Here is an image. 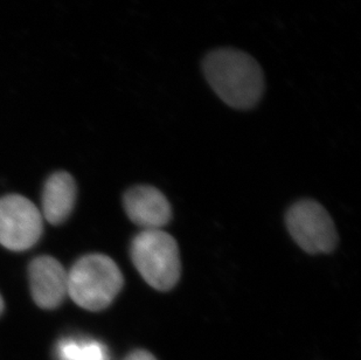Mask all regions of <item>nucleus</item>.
Returning <instances> with one entry per match:
<instances>
[{
  "label": "nucleus",
  "instance_id": "f257e3e1",
  "mask_svg": "<svg viewBox=\"0 0 361 360\" xmlns=\"http://www.w3.org/2000/svg\"><path fill=\"white\" fill-rule=\"evenodd\" d=\"M204 74L215 94L232 108L250 109L264 92V75L255 59L234 48H219L204 56Z\"/></svg>",
  "mask_w": 361,
  "mask_h": 360
},
{
  "label": "nucleus",
  "instance_id": "f03ea898",
  "mask_svg": "<svg viewBox=\"0 0 361 360\" xmlns=\"http://www.w3.org/2000/svg\"><path fill=\"white\" fill-rule=\"evenodd\" d=\"M123 284L121 269L106 255H85L68 272V295L89 311L106 309L120 294Z\"/></svg>",
  "mask_w": 361,
  "mask_h": 360
},
{
  "label": "nucleus",
  "instance_id": "7ed1b4c3",
  "mask_svg": "<svg viewBox=\"0 0 361 360\" xmlns=\"http://www.w3.org/2000/svg\"><path fill=\"white\" fill-rule=\"evenodd\" d=\"M133 265L144 281L159 292L173 288L180 279V253L177 242L161 229L142 231L131 244Z\"/></svg>",
  "mask_w": 361,
  "mask_h": 360
},
{
  "label": "nucleus",
  "instance_id": "20e7f679",
  "mask_svg": "<svg viewBox=\"0 0 361 360\" xmlns=\"http://www.w3.org/2000/svg\"><path fill=\"white\" fill-rule=\"evenodd\" d=\"M286 221L290 235L305 252L322 254L336 248L338 234L334 220L316 201L302 200L293 205Z\"/></svg>",
  "mask_w": 361,
  "mask_h": 360
},
{
  "label": "nucleus",
  "instance_id": "39448f33",
  "mask_svg": "<svg viewBox=\"0 0 361 360\" xmlns=\"http://www.w3.org/2000/svg\"><path fill=\"white\" fill-rule=\"evenodd\" d=\"M42 215L31 200L19 194L0 198V245L23 252L39 241Z\"/></svg>",
  "mask_w": 361,
  "mask_h": 360
},
{
  "label": "nucleus",
  "instance_id": "423d86ee",
  "mask_svg": "<svg viewBox=\"0 0 361 360\" xmlns=\"http://www.w3.org/2000/svg\"><path fill=\"white\" fill-rule=\"evenodd\" d=\"M28 279L32 299L41 309L58 308L68 295V272L51 256H39L30 263Z\"/></svg>",
  "mask_w": 361,
  "mask_h": 360
},
{
  "label": "nucleus",
  "instance_id": "0eeeda50",
  "mask_svg": "<svg viewBox=\"0 0 361 360\" xmlns=\"http://www.w3.org/2000/svg\"><path fill=\"white\" fill-rule=\"evenodd\" d=\"M123 205L130 220L143 231L161 229L172 217V208L166 197L149 185H137L126 191Z\"/></svg>",
  "mask_w": 361,
  "mask_h": 360
},
{
  "label": "nucleus",
  "instance_id": "6e6552de",
  "mask_svg": "<svg viewBox=\"0 0 361 360\" xmlns=\"http://www.w3.org/2000/svg\"><path fill=\"white\" fill-rule=\"evenodd\" d=\"M76 191L75 180L66 171L48 178L42 193V215L49 224H61L72 215Z\"/></svg>",
  "mask_w": 361,
  "mask_h": 360
},
{
  "label": "nucleus",
  "instance_id": "1a4fd4ad",
  "mask_svg": "<svg viewBox=\"0 0 361 360\" xmlns=\"http://www.w3.org/2000/svg\"><path fill=\"white\" fill-rule=\"evenodd\" d=\"M59 360H109V351L99 340L65 338L56 347Z\"/></svg>",
  "mask_w": 361,
  "mask_h": 360
},
{
  "label": "nucleus",
  "instance_id": "9d476101",
  "mask_svg": "<svg viewBox=\"0 0 361 360\" xmlns=\"http://www.w3.org/2000/svg\"><path fill=\"white\" fill-rule=\"evenodd\" d=\"M123 360H158L154 354H150L149 351L136 350L133 351L131 354H128Z\"/></svg>",
  "mask_w": 361,
  "mask_h": 360
},
{
  "label": "nucleus",
  "instance_id": "9b49d317",
  "mask_svg": "<svg viewBox=\"0 0 361 360\" xmlns=\"http://www.w3.org/2000/svg\"><path fill=\"white\" fill-rule=\"evenodd\" d=\"M4 309H5V304H4V299L0 295V316H1V313H4Z\"/></svg>",
  "mask_w": 361,
  "mask_h": 360
}]
</instances>
